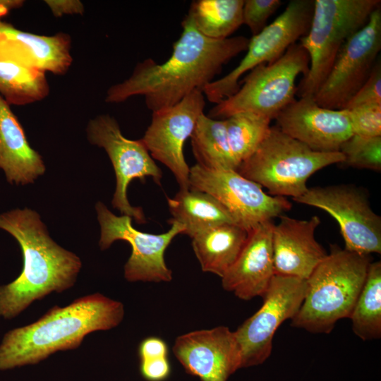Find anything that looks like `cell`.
Wrapping results in <instances>:
<instances>
[{
  "label": "cell",
  "instance_id": "obj_1",
  "mask_svg": "<svg viewBox=\"0 0 381 381\" xmlns=\"http://www.w3.org/2000/svg\"><path fill=\"white\" fill-rule=\"evenodd\" d=\"M181 25L170 57L162 64L152 59L138 63L127 79L107 90L106 102L121 103L140 95L152 112L174 106L195 90L203 92L224 65L247 49L249 39L244 36L208 38L186 16Z\"/></svg>",
  "mask_w": 381,
  "mask_h": 381
},
{
  "label": "cell",
  "instance_id": "obj_2",
  "mask_svg": "<svg viewBox=\"0 0 381 381\" xmlns=\"http://www.w3.org/2000/svg\"><path fill=\"white\" fill-rule=\"evenodd\" d=\"M0 228L17 240L23 259L20 274L0 286V317L13 318L33 301L73 286L82 266L80 258L50 238L36 212L25 208L1 214Z\"/></svg>",
  "mask_w": 381,
  "mask_h": 381
},
{
  "label": "cell",
  "instance_id": "obj_3",
  "mask_svg": "<svg viewBox=\"0 0 381 381\" xmlns=\"http://www.w3.org/2000/svg\"><path fill=\"white\" fill-rule=\"evenodd\" d=\"M122 303L96 293L65 307L55 306L30 325L8 332L0 344V370L37 364L59 351L78 348L85 337L123 320Z\"/></svg>",
  "mask_w": 381,
  "mask_h": 381
},
{
  "label": "cell",
  "instance_id": "obj_4",
  "mask_svg": "<svg viewBox=\"0 0 381 381\" xmlns=\"http://www.w3.org/2000/svg\"><path fill=\"white\" fill-rule=\"evenodd\" d=\"M369 255L332 247L306 279L304 300L291 325L313 333H329L340 319L349 318L363 286Z\"/></svg>",
  "mask_w": 381,
  "mask_h": 381
},
{
  "label": "cell",
  "instance_id": "obj_5",
  "mask_svg": "<svg viewBox=\"0 0 381 381\" xmlns=\"http://www.w3.org/2000/svg\"><path fill=\"white\" fill-rule=\"evenodd\" d=\"M344 160L341 152L314 151L274 126L236 171L265 187L271 195L294 199L307 191L306 183L311 175Z\"/></svg>",
  "mask_w": 381,
  "mask_h": 381
},
{
  "label": "cell",
  "instance_id": "obj_6",
  "mask_svg": "<svg viewBox=\"0 0 381 381\" xmlns=\"http://www.w3.org/2000/svg\"><path fill=\"white\" fill-rule=\"evenodd\" d=\"M380 0H315L310 28L300 39L309 69L297 92L313 95L322 84L343 44L368 21Z\"/></svg>",
  "mask_w": 381,
  "mask_h": 381
},
{
  "label": "cell",
  "instance_id": "obj_7",
  "mask_svg": "<svg viewBox=\"0 0 381 381\" xmlns=\"http://www.w3.org/2000/svg\"><path fill=\"white\" fill-rule=\"evenodd\" d=\"M309 69V56L306 49L295 43L272 64H260L242 80V85L232 95L213 107L207 115L225 119L242 111L256 113L271 120L295 100L296 80Z\"/></svg>",
  "mask_w": 381,
  "mask_h": 381
},
{
  "label": "cell",
  "instance_id": "obj_8",
  "mask_svg": "<svg viewBox=\"0 0 381 381\" xmlns=\"http://www.w3.org/2000/svg\"><path fill=\"white\" fill-rule=\"evenodd\" d=\"M313 0H291L284 11L260 32L249 39L247 52L238 66L203 89L208 101L217 104L234 95L240 79L255 67L272 64L308 32L313 12Z\"/></svg>",
  "mask_w": 381,
  "mask_h": 381
},
{
  "label": "cell",
  "instance_id": "obj_9",
  "mask_svg": "<svg viewBox=\"0 0 381 381\" xmlns=\"http://www.w3.org/2000/svg\"><path fill=\"white\" fill-rule=\"evenodd\" d=\"M189 188L214 197L248 231L291 207L286 198L267 194L262 186L235 169H208L196 164L190 167Z\"/></svg>",
  "mask_w": 381,
  "mask_h": 381
},
{
  "label": "cell",
  "instance_id": "obj_10",
  "mask_svg": "<svg viewBox=\"0 0 381 381\" xmlns=\"http://www.w3.org/2000/svg\"><path fill=\"white\" fill-rule=\"evenodd\" d=\"M307 289L306 279L274 274L260 309L234 332L241 353V368L264 363L280 325L300 308Z\"/></svg>",
  "mask_w": 381,
  "mask_h": 381
},
{
  "label": "cell",
  "instance_id": "obj_11",
  "mask_svg": "<svg viewBox=\"0 0 381 381\" xmlns=\"http://www.w3.org/2000/svg\"><path fill=\"white\" fill-rule=\"evenodd\" d=\"M87 135L92 145L104 149L114 167L116 185L111 202L113 207L136 222L145 223L142 209L133 207L128 202V186L132 180L147 176L152 177L159 185L162 174L141 139L125 138L118 122L109 114L91 119L87 126Z\"/></svg>",
  "mask_w": 381,
  "mask_h": 381
},
{
  "label": "cell",
  "instance_id": "obj_12",
  "mask_svg": "<svg viewBox=\"0 0 381 381\" xmlns=\"http://www.w3.org/2000/svg\"><path fill=\"white\" fill-rule=\"evenodd\" d=\"M293 200L333 217L339 226L344 249L363 255L381 253V218L360 188L350 185L314 187Z\"/></svg>",
  "mask_w": 381,
  "mask_h": 381
},
{
  "label": "cell",
  "instance_id": "obj_13",
  "mask_svg": "<svg viewBox=\"0 0 381 381\" xmlns=\"http://www.w3.org/2000/svg\"><path fill=\"white\" fill-rule=\"evenodd\" d=\"M96 210L101 227L100 248L107 249L119 240L131 246V255L124 266V277L128 282H168L172 279L164 252L177 235L183 234L182 225L169 222L171 228L165 233H145L132 226L131 217L116 216L101 202L97 203Z\"/></svg>",
  "mask_w": 381,
  "mask_h": 381
},
{
  "label": "cell",
  "instance_id": "obj_14",
  "mask_svg": "<svg viewBox=\"0 0 381 381\" xmlns=\"http://www.w3.org/2000/svg\"><path fill=\"white\" fill-rule=\"evenodd\" d=\"M381 49V8L341 47L317 92L316 103L324 108L342 109L369 77Z\"/></svg>",
  "mask_w": 381,
  "mask_h": 381
},
{
  "label": "cell",
  "instance_id": "obj_15",
  "mask_svg": "<svg viewBox=\"0 0 381 381\" xmlns=\"http://www.w3.org/2000/svg\"><path fill=\"white\" fill-rule=\"evenodd\" d=\"M205 106L203 92L195 90L174 106L152 111L150 124L141 138L152 159L171 171L180 190L189 188L190 167L183 145L204 113Z\"/></svg>",
  "mask_w": 381,
  "mask_h": 381
},
{
  "label": "cell",
  "instance_id": "obj_16",
  "mask_svg": "<svg viewBox=\"0 0 381 381\" xmlns=\"http://www.w3.org/2000/svg\"><path fill=\"white\" fill-rule=\"evenodd\" d=\"M274 119L282 132L316 152H339L353 135L348 110L322 107L313 95L294 100Z\"/></svg>",
  "mask_w": 381,
  "mask_h": 381
},
{
  "label": "cell",
  "instance_id": "obj_17",
  "mask_svg": "<svg viewBox=\"0 0 381 381\" xmlns=\"http://www.w3.org/2000/svg\"><path fill=\"white\" fill-rule=\"evenodd\" d=\"M172 351L186 371L201 381H226L241 368L239 346L234 332L227 327L181 334Z\"/></svg>",
  "mask_w": 381,
  "mask_h": 381
},
{
  "label": "cell",
  "instance_id": "obj_18",
  "mask_svg": "<svg viewBox=\"0 0 381 381\" xmlns=\"http://www.w3.org/2000/svg\"><path fill=\"white\" fill-rule=\"evenodd\" d=\"M71 47V39L66 33L40 35L0 20V61L64 75L72 64Z\"/></svg>",
  "mask_w": 381,
  "mask_h": 381
},
{
  "label": "cell",
  "instance_id": "obj_19",
  "mask_svg": "<svg viewBox=\"0 0 381 381\" xmlns=\"http://www.w3.org/2000/svg\"><path fill=\"white\" fill-rule=\"evenodd\" d=\"M279 217L272 229L274 274L306 280L327 255L315 238L320 219L316 215L307 220Z\"/></svg>",
  "mask_w": 381,
  "mask_h": 381
},
{
  "label": "cell",
  "instance_id": "obj_20",
  "mask_svg": "<svg viewBox=\"0 0 381 381\" xmlns=\"http://www.w3.org/2000/svg\"><path fill=\"white\" fill-rule=\"evenodd\" d=\"M272 220L263 222L248 231L247 240L237 259L222 277L224 289L240 299L263 297L274 275Z\"/></svg>",
  "mask_w": 381,
  "mask_h": 381
},
{
  "label": "cell",
  "instance_id": "obj_21",
  "mask_svg": "<svg viewBox=\"0 0 381 381\" xmlns=\"http://www.w3.org/2000/svg\"><path fill=\"white\" fill-rule=\"evenodd\" d=\"M0 168L8 181L32 183L45 171L41 155L31 147L22 126L0 96Z\"/></svg>",
  "mask_w": 381,
  "mask_h": 381
},
{
  "label": "cell",
  "instance_id": "obj_22",
  "mask_svg": "<svg viewBox=\"0 0 381 381\" xmlns=\"http://www.w3.org/2000/svg\"><path fill=\"white\" fill-rule=\"evenodd\" d=\"M171 218L184 228L183 234L195 235L223 224H238L228 210L210 194L189 188L167 198Z\"/></svg>",
  "mask_w": 381,
  "mask_h": 381
},
{
  "label": "cell",
  "instance_id": "obj_23",
  "mask_svg": "<svg viewBox=\"0 0 381 381\" xmlns=\"http://www.w3.org/2000/svg\"><path fill=\"white\" fill-rule=\"evenodd\" d=\"M248 235V231L238 224H223L193 237V249L202 270L222 278L237 259Z\"/></svg>",
  "mask_w": 381,
  "mask_h": 381
},
{
  "label": "cell",
  "instance_id": "obj_24",
  "mask_svg": "<svg viewBox=\"0 0 381 381\" xmlns=\"http://www.w3.org/2000/svg\"><path fill=\"white\" fill-rule=\"evenodd\" d=\"M190 140L198 164L208 169H237L224 119H214L202 113Z\"/></svg>",
  "mask_w": 381,
  "mask_h": 381
},
{
  "label": "cell",
  "instance_id": "obj_25",
  "mask_svg": "<svg viewBox=\"0 0 381 381\" xmlns=\"http://www.w3.org/2000/svg\"><path fill=\"white\" fill-rule=\"evenodd\" d=\"M244 0H197L186 16L204 36L224 40L243 25Z\"/></svg>",
  "mask_w": 381,
  "mask_h": 381
},
{
  "label": "cell",
  "instance_id": "obj_26",
  "mask_svg": "<svg viewBox=\"0 0 381 381\" xmlns=\"http://www.w3.org/2000/svg\"><path fill=\"white\" fill-rule=\"evenodd\" d=\"M353 332L363 340L381 336V263L370 262L349 317Z\"/></svg>",
  "mask_w": 381,
  "mask_h": 381
},
{
  "label": "cell",
  "instance_id": "obj_27",
  "mask_svg": "<svg viewBox=\"0 0 381 381\" xmlns=\"http://www.w3.org/2000/svg\"><path fill=\"white\" fill-rule=\"evenodd\" d=\"M49 93L44 72L0 61V96L9 106L32 104Z\"/></svg>",
  "mask_w": 381,
  "mask_h": 381
},
{
  "label": "cell",
  "instance_id": "obj_28",
  "mask_svg": "<svg viewBox=\"0 0 381 381\" xmlns=\"http://www.w3.org/2000/svg\"><path fill=\"white\" fill-rule=\"evenodd\" d=\"M224 120L231 150L239 166L265 138L272 120L250 111L238 112Z\"/></svg>",
  "mask_w": 381,
  "mask_h": 381
},
{
  "label": "cell",
  "instance_id": "obj_29",
  "mask_svg": "<svg viewBox=\"0 0 381 381\" xmlns=\"http://www.w3.org/2000/svg\"><path fill=\"white\" fill-rule=\"evenodd\" d=\"M342 162L349 167L380 171L381 169V136L367 138L353 135L341 146Z\"/></svg>",
  "mask_w": 381,
  "mask_h": 381
},
{
  "label": "cell",
  "instance_id": "obj_30",
  "mask_svg": "<svg viewBox=\"0 0 381 381\" xmlns=\"http://www.w3.org/2000/svg\"><path fill=\"white\" fill-rule=\"evenodd\" d=\"M347 110L353 135L381 136V104H364Z\"/></svg>",
  "mask_w": 381,
  "mask_h": 381
},
{
  "label": "cell",
  "instance_id": "obj_31",
  "mask_svg": "<svg viewBox=\"0 0 381 381\" xmlns=\"http://www.w3.org/2000/svg\"><path fill=\"white\" fill-rule=\"evenodd\" d=\"M279 0H246L242 18L243 24L250 29L253 36L260 32L267 25L268 18L279 8Z\"/></svg>",
  "mask_w": 381,
  "mask_h": 381
},
{
  "label": "cell",
  "instance_id": "obj_32",
  "mask_svg": "<svg viewBox=\"0 0 381 381\" xmlns=\"http://www.w3.org/2000/svg\"><path fill=\"white\" fill-rule=\"evenodd\" d=\"M369 104H381V65L376 62L369 77L343 109Z\"/></svg>",
  "mask_w": 381,
  "mask_h": 381
},
{
  "label": "cell",
  "instance_id": "obj_33",
  "mask_svg": "<svg viewBox=\"0 0 381 381\" xmlns=\"http://www.w3.org/2000/svg\"><path fill=\"white\" fill-rule=\"evenodd\" d=\"M140 372L147 381H164L170 375L171 365L167 357L140 360Z\"/></svg>",
  "mask_w": 381,
  "mask_h": 381
},
{
  "label": "cell",
  "instance_id": "obj_34",
  "mask_svg": "<svg viewBox=\"0 0 381 381\" xmlns=\"http://www.w3.org/2000/svg\"><path fill=\"white\" fill-rule=\"evenodd\" d=\"M168 351L166 342L161 338L155 337L145 338L138 347L140 360L167 357Z\"/></svg>",
  "mask_w": 381,
  "mask_h": 381
},
{
  "label": "cell",
  "instance_id": "obj_35",
  "mask_svg": "<svg viewBox=\"0 0 381 381\" xmlns=\"http://www.w3.org/2000/svg\"><path fill=\"white\" fill-rule=\"evenodd\" d=\"M54 16L59 18L64 15H83V4L79 0H45Z\"/></svg>",
  "mask_w": 381,
  "mask_h": 381
},
{
  "label": "cell",
  "instance_id": "obj_36",
  "mask_svg": "<svg viewBox=\"0 0 381 381\" xmlns=\"http://www.w3.org/2000/svg\"><path fill=\"white\" fill-rule=\"evenodd\" d=\"M24 3L23 0H0V19L11 11L22 7Z\"/></svg>",
  "mask_w": 381,
  "mask_h": 381
}]
</instances>
